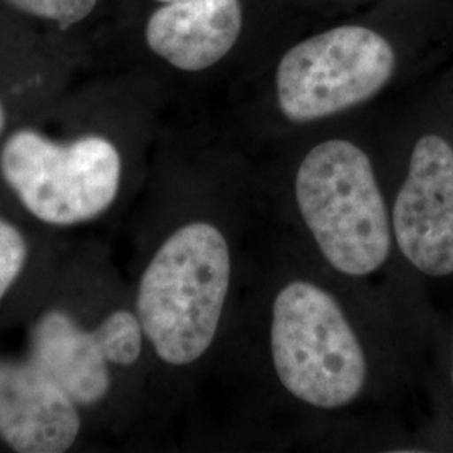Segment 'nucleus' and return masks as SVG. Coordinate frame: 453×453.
I'll return each mask as SVG.
<instances>
[{
    "label": "nucleus",
    "mask_w": 453,
    "mask_h": 453,
    "mask_svg": "<svg viewBox=\"0 0 453 453\" xmlns=\"http://www.w3.org/2000/svg\"><path fill=\"white\" fill-rule=\"evenodd\" d=\"M232 260L226 235L209 222L175 230L142 275L136 311L158 357L187 366L203 357L217 336L230 288Z\"/></svg>",
    "instance_id": "nucleus-1"
},
{
    "label": "nucleus",
    "mask_w": 453,
    "mask_h": 453,
    "mask_svg": "<svg viewBox=\"0 0 453 453\" xmlns=\"http://www.w3.org/2000/svg\"><path fill=\"white\" fill-rule=\"evenodd\" d=\"M297 209L326 262L365 277L383 267L391 247L385 198L372 160L348 140L311 148L294 181Z\"/></svg>",
    "instance_id": "nucleus-2"
},
{
    "label": "nucleus",
    "mask_w": 453,
    "mask_h": 453,
    "mask_svg": "<svg viewBox=\"0 0 453 453\" xmlns=\"http://www.w3.org/2000/svg\"><path fill=\"white\" fill-rule=\"evenodd\" d=\"M271 355L280 385L319 410H338L361 395L368 361L338 301L309 280H292L275 296Z\"/></svg>",
    "instance_id": "nucleus-3"
},
{
    "label": "nucleus",
    "mask_w": 453,
    "mask_h": 453,
    "mask_svg": "<svg viewBox=\"0 0 453 453\" xmlns=\"http://www.w3.org/2000/svg\"><path fill=\"white\" fill-rule=\"evenodd\" d=\"M0 173L35 219L76 226L111 207L121 183V157L101 136L59 145L20 130L2 148Z\"/></svg>",
    "instance_id": "nucleus-4"
},
{
    "label": "nucleus",
    "mask_w": 453,
    "mask_h": 453,
    "mask_svg": "<svg viewBox=\"0 0 453 453\" xmlns=\"http://www.w3.org/2000/svg\"><path fill=\"white\" fill-rule=\"evenodd\" d=\"M395 50L368 27L341 26L289 49L277 67L282 114L308 123L346 111L378 95L395 73Z\"/></svg>",
    "instance_id": "nucleus-5"
},
{
    "label": "nucleus",
    "mask_w": 453,
    "mask_h": 453,
    "mask_svg": "<svg viewBox=\"0 0 453 453\" xmlns=\"http://www.w3.org/2000/svg\"><path fill=\"white\" fill-rule=\"evenodd\" d=\"M400 252L423 274H453V150L437 134L413 148L405 181L393 205Z\"/></svg>",
    "instance_id": "nucleus-6"
},
{
    "label": "nucleus",
    "mask_w": 453,
    "mask_h": 453,
    "mask_svg": "<svg viewBox=\"0 0 453 453\" xmlns=\"http://www.w3.org/2000/svg\"><path fill=\"white\" fill-rule=\"evenodd\" d=\"M81 423L76 403L35 363H0V437L16 452L59 453Z\"/></svg>",
    "instance_id": "nucleus-7"
},
{
    "label": "nucleus",
    "mask_w": 453,
    "mask_h": 453,
    "mask_svg": "<svg viewBox=\"0 0 453 453\" xmlns=\"http://www.w3.org/2000/svg\"><path fill=\"white\" fill-rule=\"evenodd\" d=\"M146 26L150 49L181 71H203L235 46L242 29L239 0H158Z\"/></svg>",
    "instance_id": "nucleus-8"
},
{
    "label": "nucleus",
    "mask_w": 453,
    "mask_h": 453,
    "mask_svg": "<svg viewBox=\"0 0 453 453\" xmlns=\"http://www.w3.org/2000/svg\"><path fill=\"white\" fill-rule=\"evenodd\" d=\"M31 361L76 405H95L110 391V361L96 333L78 327L61 311H49L35 324Z\"/></svg>",
    "instance_id": "nucleus-9"
},
{
    "label": "nucleus",
    "mask_w": 453,
    "mask_h": 453,
    "mask_svg": "<svg viewBox=\"0 0 453 453\" xmlns=\"http://www.w3.org/2000/svg\"><path fill=\"white\" fill-rule=\"evenodd\" d=\"M96 338L106 359L118 366L134 365L143 348V326L130 311H114L97 327Z\"/></svg>",
    "instance_id": "nucleus-10"
},
{
    "label": "nucleus",
    "mask_w": 453,
    "mask_h": 453,
    "mask_svg": "<svg viewBox=\"0 0 453 453\" xmlns=\"http://www.w3.org/2000/svg\"><path fill=\"white\" fill-rule=\"evenodd\" d=\"M27 260V243L16 226L0 219V299L16 282Z\"/></svg>",
    "instance_id": "nucleus-11"
},
{
    "label": "nucleus",
    "mask_w": 453,
    "mask_h": 453,
    "mask_svg": "<svg viewBox=\"0 0 453 453\" xmlns=\"http://www.w3.org/2000/svg\"><path fill=\"white\" fill-rule=\"evenodd\" d=\"M22 12L59 22L63 27L89 16L96 0H7Z\"/></svg>",
    "instance_id": "nucleus-12"
},
{
    "label": "nucleus",
    "mask_w": 453,
    "mask_h": 453,
    "mask_svg": "<svg viewBox=\"0 0 453 453\" xmlns=\"http://www.w3.org/2000/svg\"><path fill=\"white\" fill-rule=\"evenodd\" d=\"M4 127H5V111H4V108H2V104H0V134H2V131H4Z\"/></svg>",
    "instance_id": "nucleus-13"
}]
</instances>
